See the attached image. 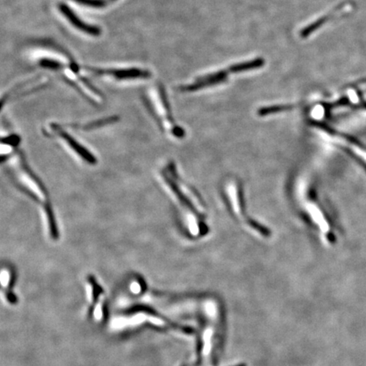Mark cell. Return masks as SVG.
Instances as JSON below:
<instances>
[{
    "label": "cell",
    "mask_w": 366,
    "mask_h": 366,
    "mask_svg": "<svg viewBox=\"0 0 366 366\" xmlns=\"http://www.w3.org/2000/svg\"><path fill=\"white\" fill-rule=\"evenodd\" d=\"M8 167L14 182L18 185L20 190L25 192L34 201L42 206L43 213L53 209L50 205L49 192L40 179L29 168L21 153L17 151L8 158Z\"/></svg>",
    "instance_id": "1"
},
{
    "label": "cell",
    "mask_w": 366,
    "mask_h": 366,
    "mask_svg": "<svg viewBox=\"0 0 366 366\" xmlns=\"http://www.w3.org/2000/svg\"><path fill=\"white\" fill-rule=\"evenodd\" d=\"M147 103L163 132L175 139H182L184 136V131L175 124L172 118L165 89L161 85L158 87V90L153 98H148Z\"/></svg>",
    "instance_id": "2"
},
{
    "label": "cell",
    "mask_w": 366,
    "mask_h": 366,
    "mask_svg": "<svg viewBox=\"0 0 366 366\" xmlns=\"http://www.w3.org/2000/svg\"><path fill=\"white\" fill-rule=\"evenodd\" d=\"M45 130L47 135L59 139L66 148L70 149V152L74 153L83 161L88 165H93L97 164V158L95 156L92 155L86 147H84L75 138H73L69 132H66L62 125L56 123H51L47 126Z\"/></svg>",
    "instance_id": "3"
},
{
    "label": "cell",
    "mask_w": 366,
    "mask_h": 366,
    "mask_svg": "<svg viewBox=\"0 0 366 366\" xmlns=\"http://www.w3.org/2000/svg\"><path fill=\"white\" fill-rule=\"evenodd\" d=\"M83 69L86 70L87 71L95 74L96 76H110L114 79L118 81H124V80H138L148 79L151 76V72L148 70L140 69V68H97L93 66H83Z\"/></svg>",
    "instance_id": "4"
},
{
    "label": "cell",
    "mask_w": 366,
    "mask_h": 366,
    "mask_svg": "<svg viewBox=\"0 0 366 366\" xmlns=\"http://www.w3.org/2000/svg\"><path fill=\"white\" fill-rule=\"evenodd\" d=\"M58 8L60 13H62L64 17L66 18L67 21H69L74 28L86 33L87 35H89V36H99L101 35L102 31L99 27L83 21V20H82L66 3H59Z\"/></svg>",
    "instance_id": "5"
},
{
    "label": "cell",
    "mask_w": 366,
    "mask_h": 366,
    "mask_svg": "<svg viewBox=\"0 0 366 366\" xmlns=\"http://www.w3.org/2000/svg\"><path fill=\"white\" fill-rule=\"evenodd\" d=\"M141 312V313L148 314L149 315H152V316L157 317L159 320H164L166 323H168L171 327L175 328V329H179V330L182 331L184 333L187 334H192L194 332L193 328H192L190 327H183V326H179L177 324L173 323L172 321L167 319L166 317L164 316L163 314H160L158 313V311L154 310L152 307L147 306V305H142V304H139V305H136L129 309L127 310V314H135Z\"/></svg>",
    "instance_id": "6"
},
{
    "label": "cell",
    "mask_w": 366,
    "mask_h": 366,
    "mask_svg": "<svg viewBox=\"0 0 366 366\" xmlns=\"http://www.w3.org/2000/svg\"><path fill=\"white\" fill-rule=\"evenodd\" d=\"M335 143L343 146L347 149L349 152L354 155L355 158H358L362 164L366 166V149L362 146L358 144L357 142H353L351 140L343 138L342 136L333 135Z\"/></svg>",
    "instance_id": "7"
},
{
    "label": "cell",
    "mask_w": 366,
    "mask_h": 366,
    "mask_svg": "<svg viewBox=\"0 0 366 366\" xmlns=\"http://www.w3.org/2000/svg\"><path fill=\"white\" fill-rule=\"evenodd\" d=\"M20 139L16 134H9L5 137H2L1 139V146H0V153L1 158H10L17 152V146L20 143Z\"/></svg>",
    "instance_id": "8"
},
{
    "label": "cell",
    "mask_w": 366,
    "mask_h": 366,
    "mask_svg": "<svg viewBox=\"0 0 366 366\" xmlns=\"http://www.w3.org/2000/svg\"><path fill=\"white\" fill-rule=\"evenodd\" d=\"M118 119L119 118L117 116H110V117H105V118H103V119L96 120V121L88 122V123L83 124V125H74L73 126L79 129V130L91 131V130H95L96 128H100L103 126L116 123Z\"/></svg>",
    "instance_id": "9"
},
{
    "label": "cell",
    "mask_w": 366,
    "mask_h": 366,
    "mask_svg": "<svg viewBox=\"0 0 366 366\" xmlns=\"http://www.w3.org/2000/svg\"><path fill=\"white\" fill-rule=\"evenodd\" d=\"M264 65V60L261 59L252 60L249 62L239 63L236 64L230 67V71L233 73L242 72V71H247L249 70L256 69Z\"/></svg>",
    "instance_id": "10"
},
{
    "label": "cell",
    "mask_w": 366,
    "mask_h": 366,
    "mask_svg": "<svg viewBox=\"0 0 366 366\" xmlns=\"http://www.w3.org/2000/svg\"><path fill=\"white\" fill-rule=\"evenodd\" d=\"M87 280L89 281L91 286H92V307L89 310V314L92 313V309L93 307L95 306V304H97V302L99 300V295L104 293L102 287H100V285L98 283V281L96 280L95 277H92V276H89L87 277Z\"/></svg>",
    "instance_id": "11"
},
{
    "label": "cell",
    "mask_w": 366,
    "mask_h": 366,
    "mask_svg": "<svg viewBox=\"0 0 366 366\" xmlns=\"http://www.w3.org/2000/svg\"><path fill=\"white\" fill-rule=\"evenodd\" d=\"M74 2L83 4L85 6L91 7V8H104L107 4L105 0H72Z\"/></svg>",
    "instance_id": "12"
},
{
    "label": "cell",
    "mask_w": 366,
    "mask_h": 366,
    "mask_svg": "<svg viewBox=\"0 0 366 366\" xmlns=\"http://www.w3.org/2000/svg\"><path fill=\"white\" fill-rule=\"evenodd\" d=\"M247 366L246 365H244V364H240V365H238V366Z\"/></svg>",
    "instance_id": "13"
},
{
    "label": "cell",
    "mask_w": 366,
    "mask_h": 366,
    "mask_svg": "<svg viewBox=\"0 0 366 366\" xmlns=\"http://www.w3.org/2000/svg\"><path fill=\"white\" fill-rule=\"evenodd\" d=\"M110 1H116V0H110Z\"/></svg>",
    "instance_id": "14"
}]
</instances>
